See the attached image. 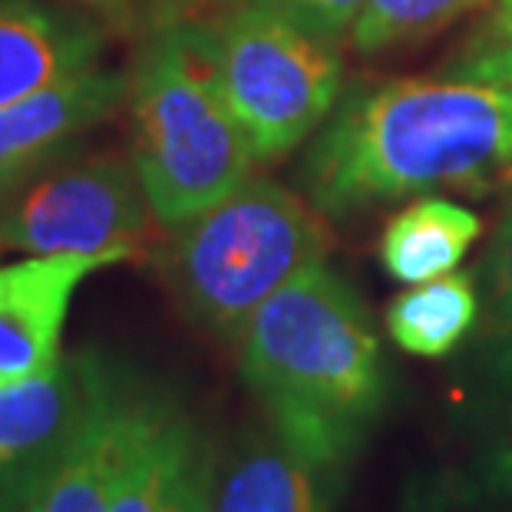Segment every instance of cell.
Wrapping results in <instances>:
<instances>
[{"instance_id":"obj_1","label":"cell","mask_w":512,"mask_h":512,"mask_svg":"<svg viewBox=\"0 0 512 512\" xmlns=\"http://www.w3.org/2000/svg\"><path fill=\"white\" fill-rule=\"evenodd\" d=\"M512 169V90L470 80L357 83L298 169L304 195L351 219L433 189L486 195Z\"/></svg>"},{"instance_id":"obj_2","label":"cell","mask_w":512,"mask_h":512,"mask_svg":"<svg viewBox=\"0 0 512 512\" xmlns=\"http://www.w3.org/2000/svg\"><path fill=\"white\" fill-rule=\"evenodd\" d=\"M232 344L268 427L344 476L387 403L384 351L357 291L318 265L261 301Z\"/></svg>"},{"instance_id":"obj_3","label":"cell","mask_w":512,"mask_h":512,"mask_svg":"<svg viewBox=\"0 0 512 512\" xmlns=\"http://www.w3.org/2000/svg\"><path fill=\"white\" fill-rule=\"evenodd\" d=\"M126 106L139 182L166 232L252 179L258 162L228 110L209 24L143 37Z\"/></svg>"},{"instance_id":"obj_4","label":"cell","mask_w":512,"mask_h":512,"mask_svg":"<svg viewBox=\"0 0 512 512\" xmlns=\"http://www.w3.org/2000/svg\"><path fill=\"white\" fill-rule=\"evenodd\" d=\"M328 215L271 179H248L212 209L169 228L152 261L185 321L235 341L261 301L324 265Z\"/></svg>"},{"instance_id":"obj_5","label":"cell","mask_w":512,"mask_h":512,"mask_svg":"<svg viewBox=\"0 0 512 512\" xmlns=\"http://www.w3.org/2000/svg\"><path fill=\"white\" fill-rule=\"evenodd\" d=\"M209 27L222 93L255 162L285 159L334 113L344 83L337 43L255 4H232Z\"/></svg>"},{"instance_id":"obj_6","label":"cell","mask_w":512,"mask_h":512,"mask_svg":"<svg viewBox=\"0 0 512 512\" xmlns=\"http://www.w3.org/2000/svg\"><path fill=\"white\" fill-rule=\"evenodd\" d=\"M166 238L133 156H60L20 182L0 215V242L24 255L152 261Z\"/></svg>"},{"instance_id":"obj_7","label":"cell","mask_w":512,"mask_h":512,"mask_svg":"<svg viewBox=\"0 0 512 512\" xmlns=\"http://www.w3.org/2000/svg\"><path fill=\"white\" fill-rule=\"evenodd\" d=\"M156 390L100 354L80 420L24 512H110Z\"/></svg>"},{"instance_id":"obj_8","label":"cell","mask_w":512,"mask_h":512,"mask_svg":"<svg viewBox=\"0 0 512 512\" xmlns=\"http://www.w3.org/2000/svg\"><path fill=\"white\" fill-rule=\"evenodd\" d=\"M100 354L83 351L37 377L0 384V512H24L90 397Z\"/></svg>"},{"instance_id":"obj_9","label":"cell","mask_w":512,"mask_h":512,"mask_svg":"<svg viewBox=\"0 0 512 512\" xmlns=\"http://www.w3.org/2000/svg\"><path fill=\"white\" fill-rule=\"evenodd\" d=\"M219 450L169 390H156L110 512H212Z\"/></svg>"},{"instance_id":"obj_10","label":"cell","mask_w":512,"mask_h":512,"mask_svg":"<svg viewBox=\"0 0 512 512\" xmlns=\"http://www.w3.org/2000/svg\"><path fill=\"white\" fill-rule=\"evenodd\" d=\"M116 265L100 255H27L0 268V384L37 377L63 361V324L76 288Z\"/></svg>"},{"instance_id":"obj_11","label":"cell","mask_w":512,"mask_h":512,"mask_svg":"<svg viewBox=\"0 0 512 512\" xmlns=\"http://www.w3.org/2000/svg\"><path fill=\"white\" fill-rule=\"evenodd\" d=\"M126 96V73L93 67L0 106V182L20 185L53 159L67 156L76 139L110 119Z\"/></svg>"},{"instance_id":"obj_12","label":"cell","mask_w":512,"mask_h":512,"mask_svg":"<svg viewBox=\"0 0 512 512\" xmlns=\"http://www.w3.org/2000/svg\"><path fill=\"white\" fill-rule=\"evenodd\" d=\"M106 27L47 0H0V106L100 63Z\"/></svg>"},{"instance_id":"obj_13","label":"cell","mask_w":512,"mask_h":512,"mask_svg":"<svg viewBox=\"0 0 512 512\" xmlns=\"http://www.w3.org/2000/svg\"><path fill=\"white\" fill-rule=\"evenodd\" d=\"M341 473L311 463L268 427H248L215 463L212 512H331Z\"/></svg>"},{"instance_id":"obj_14","label":"cell","mask_w":512,"mask_h":512,"mask_svg":"<svg viewBox=\"0 0 512 512\" xmlns=\"http://www.w3.org/2000/svg\"><path fill=\"white\" fill-rule=\"evenodd\" d=\"M483 235V219L446 199H417L400 209L380 235V261L403 285L433 281L460 265Z\"/></svg>"},{"instance_id":"obj_15","label":"cell","mask_w":512,"mask_h":512,"mask_svg":"<svg viewBox=\"0 0 512 512\" xmlns=\"http://www.w3.org/2000/svg\"><path fill=\"white\" fill-rule=\"evenodd\" d=\"M384 324L400 351L417 357L453 354L479 324L476 278L466 271H450L433 281H420L387 304Z\"/></svg>"},{"instance_id":"obj_16","label":"cell","mask_w":512,"mask_h":512,"mask_svg":"<svg viewBox=\"0 0 512 512\" xmlns=\"http://www.w3.org/2000/svg\"><path fill=\"white\" fill-rule=\"evenodd\" d=\"M443 506L503 509L512 506V377L486 384L470 460L460 476L446 479Z\"/></svg>"},{"instance_id":"obj_17","label":"cell","mask_w":512,"mask_h":512,"mask_svg":"<svg viewBox=\"0 0 512 512\" xmlns=\"http://www.w3.org/2000/svg\"><path fill=\"white\" fill-rule=\"evenodd\" d=\"M483 314L476 324V351L486 384L512 377V202L483 255Z\"/></svg>"},{"instance_id":"obj_18","label":"cell","mask_w":512,"mask_h":512,"mask_svg":"<svg viewBox=\"0 0 512 512\" xmlns=\"http://www.w3.org/2000/svg\"><path fill=\"white\" fill-rule=\"evenodd\" d=\"M479 4L486 0H367L351 27V43L361 53H377L397 43L427 40Z\"/></svg>"},{"instance_id":"obj_19","label":"cell","mask_w":512,"mask_h":512,"mask_svg":"<svg viewBox=\"0 0 512 512\" xmlns=\"http://www.w3.org/2000/svg\"><path fill=\"white\" fill-rule=\"evenodd\" d=\"M450 80L512 90V0H496L446 67Z\"/></svg>"},{"instance_id":"obj_20","label":"cell","mask_w":512,"mask_h":512,"mask_svg":"<svg viewBox=\"0 0 512 512\" xmlns=\"http://www.w3.org/2000/svg\"><path fill=\"white\" fill-rule=\"evenodd\" d=\"M232 4L265 7L271 14H281L301 30H308V34L337 43L357 24L367 0H228V7Z\"/></svg>"},{"instance_id":"obj_21","label":"cell","mask_w":512,"mask_h":512,"mask_svg":"<svg viewBox=\"0 0 512 512\" xmlns=\"http://www.w3.org/2000/svg\"><path fill=\"white\" fill-rule=\"evenodd\" d=\"M222 4L228 0H133L143 37L179 24H209L222 14Z\"/></svg>"},{"instance_id":"obj_22","label":"cell","mask_w":512,"mask_h":512,"mask_svg":"<svg viewBox=\"0 0 512 512\" xmlns=\"http://www.w3.org/2000/svg\"><path fill=\"white\" fill-rule=\"evenodd\" d=\"M93 20H100L106 34L123 40H143V27H139L133 0H76Z\"/></svg>"},{"instance_id":"obj_23","label":"cell","mask_w":512,"mask_h":512,"mask_svg":"<svg viewBox=\"0 0 512 512\" xmlns=\"http://www.w3.org/2000/svg\"><path fill=\"white\" fill-rule=\"evenodd\" d=\"M14 189H17L14 182H0V215H4V209H7V202H10V195H14Z\"/></svg>"},{"instance_id":"obj_24","label":"cell","mask_w":512,"mask_h":512,"mask_svg":"<svg viewBox=\"0 0 512 512\" xmlns=\"http://www.w3.org/2000/svg\"><path fill=\"white\" fill-rule=\"evenodd\" d=\"M4 252H7V245H4V242H0V255H4Z\"/></svg>"}]
</instances>
